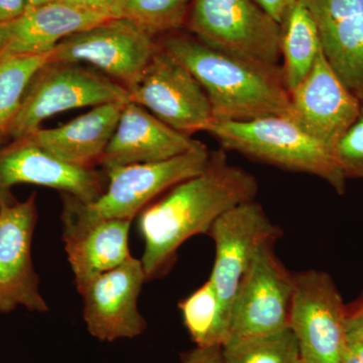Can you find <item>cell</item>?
Here are the masks:
<instances>
[{
	"label": "cell",
	"mask_w": 363,
	"mask_h": 363,
	"mask_svg": "<svg viewBox=\"0 0 363 363\" xmlns=\"http://www.w3.org/2000/svg\"><path fill=\"white\" fill-rule=\"evenodd\" d=\"M340 363H363V344H347Z\"/></svg>",
	"instance_id": "4dcf8cb0"
},
{
	"label": "cell",
	"mask_w": 363,
	"mask_h": 363,
	"mask_svg": "<svg viewBox=\"0 0 363 363\" xmlns=\"http://www.w3.org/2000/svg\"><path fill=\"white\" fill-rule=\"evenodd\" d=\"M290 102L288 117L333 150L362 107L329 65L322 49L307 77L290 93Z\"/></svg>",
	"instance_id": "9a60e30c"
},
{
	"label": "cell",
	"mask_w": 363,
	"mask_h": 363,
	"mask_svg": "<svg viewBox=\"0 0 363 363\" xmlns=\"http://www.w3.org/2000/svg\"><path fill=\"white\" fill-rule=\"evenodd\" d=\"M26 0H0V25L16 21L26 13Z\"/></svg>",
	"instance_id": "f546056e"
},
{
	"label": "cell",
	"mask_w": 363,
	"mask_h": 363,
	"mask_svg": "<svg viewBox=\"0 0 363 363\" xmlns=\"http://www.w3.org/2000/svg\"><path fill=\"white\" fill-rule=\"evenodd\" d=\"M130 226L128 219H107L76 235L63 238L76 288L133 257Z\"/></svg>",
	"instance_id": "ffe728a7"
},
{
	"label": "cell",
	"mask_w": 363,
	"mask_h": 363,
	"mask_svg": "<svg viewBox=\"0 0 363 363\" xmlns=\"http://www.w3.org/2000/svg\"><path fill=\"white\" fill-rule=\"evenodd\" d=\"M211 152L204 143L166 161L128 164L104 171L107 185L104 194L91 203L64 195L63 238L76 235L97 222L128 219L149 206L152 200L182 181L202 173Z\"/></svg>",
	"instance_id": "3957f363"
},
{
	"label": "cell",
	"mask_w": 363,
	"mask_h": 363,
	"mask_svg": "<svg viewBox=\"0 0 363 363\" xmlns=\"http://www.w3.org/2000/svg\"><path fill=\"white\" fill-rule=\"evenodd\" d=\"M347 310L337 286L324 272L294 274L289 328L297 340L301 363H340L347 341Z\"/></svg>",
	"instance_id": "ba28073f"
},
{
	"label": "cell",
	"mask_w": 363,
	"mask_h": 363,
	"mask_svg": "<svg viewBox=\"0 0 363 363\" xmlns=\"http://www.w3.org/2000/svg\"><path fill=\"white\" fill-rule=\"evenodd\" d=\"M321 49L316 23L298 0L281 25V69L289 93L307 77Z\"/></svg>",
	"instance_id": "44dd1931"
},
{
	"label": "cell",
	"mask_w": 363,
	"mask_h": 363,
	"mask_svg": "<svg viewBox=\"0 0 363 363\" xmlns=\"http://www.w3.org/2000/svg\"><path fill=\"white\" fill-rule=\"evenodd\" d=\"M60 1L67 2V4H74V6L93 7L98 9L104 0H60Z\"/></svg>",
	"instance_id": "1f68e13d"
},
{
	"label": "cell",
	"mask_w": 363,
	"mask_h": 363,
	"mask_svg": "<svg viewBox=\"0 0 363 363\" xmlns=\"http://www.w3.org/2000/svg\"><path fill=\"white\" fill-rule=\"evenodd\" d=\"M186 23L209 47L279 66L281 25L253 0H193Z\"/></svg>",
	"instance_id": "5b68a950"
},
{
	"label": "cell",
	"mask_w": 363,
	"mask_h": 363,
	"mask_svg": "<svg viewBox=\"0 0 363 363\" xmlns=\"http://www.w3.org/2000/svg\"><path fill=\"white\" fill-rule=\"evenodd\" d=\"M334 155L346 179H363V104L355 121L335 143Z\"/></svg>",
	"instance_id": "484cf974"
},
{
	"label": "cell",
	"mask_w": 363,
	"mask_h": 363,
	"mask_svg": "<svg viewBox=\"0 0 363 363\" xmlns=\"http://www.w3.org/2000/svg\"><path fill=\"white\" fill-rule=\"evenodd\" d=\"M28 1V9L42 6V4H49V2L55 1V0H26Z\"/></svg>",
	"instance_id": "836d02e7"
},
{
	"label": "cell",
	"mask_w": 363,
	"mask_h": 363,
	"mask_svg": "<svg viewBox=\"0 0 363 363\" xmlns=\"http://www.w3.org/2000/svg\"><path fill=\"white\" fill-rule=\"evenodd\" d=\"M18 184L56 189L91 203L104 194L107 177L95 169L62 161L28 138H21L0 145V198L11 196L9 190Z\"/></svg>",
	"instance_id": "5bb4252c"
},
{
	"label": "cell",
	"mask_w": 363,
	"mask_h": 363,
	"mask_svg": "<svg viewBox=\"0 0 363 363\" xmlns=\"http://www.w3.org/2000/svg\"><path fill=\"white\" fill-rule=\"evenodd\" d=\"M162 123L140 105L128 101L99 164L104 171L135 164L166 161L200 145Z\"/></svg>",
	"instance_id": "e0dca14e"
},
{
	"label": "cell",
	"mask_w": 363,
	"mask_h": 363,
	"mask_svg": "<svg viewBox=\"0 0 363 363\" xmlns=\"http://www.w3.org/2000/svg\"><path fill=\"white\" fill-rule=\"evenodd\" d=\"M147 281L142 260L131 257L121 266L77 286L90 335L102 342L133 339L147 329L138 298Z\"/></svg>",
	"instance_id": "4fadbf2b"
},
{
	"label": "cell",
	"mask_w": 363,
	"mask_h": 363,
	"mask_svg": "<svg viewBox=\"0 0 363 363\" xmlns=\"http://www.w3.org/2000/svg\"><path fill=\"white\" fill-rule=\"evenodd\" d=\"M192 73L206 92L214 121H245L290 113V93L279 66L219 51L186 35L160 43Z\"/></svg>",
	"instance_id": "7a4b0ae2"
},
{
	"label": "cell",
	"mask_w": 363,
	"mask_h": 363,
	"mask_svg": "<svg viewBox=\"0 0 363 363\" xmlns=\"http://www.w3.org/2000/svg\"><path fill=\"white\" fill-rule=\"evenodd\" d=\"M208 133L221 143L224 150H234L286 171L316 176L338 194L345 192L346 178L333 149L309 135L290 117L213 121Z\"/></svg>",
	"instance_id": "277c9868"
},
{
	"label": "cell",
	"mask_w": 363,
	"mask_h": 363,
	"mask_svg": "<svg viewBox=\"0 0 363 363\" xmlns=\"http://www.w3.org/2000/svg\"><path fill=\"white\" fill-rule=\"evenodd\" d=\"M128 101L109 102L54 128H39L23 136L62 161L95 169L116 130Z\"/></svg>",
	"instance_id": "d6986e66"
},
{
	"label": "cell",
	"mask_w": 363,
	"mask_h": 363,
	"mask_svg": "<svg viewBox=\"0 0 363 363\" xmlns=\"http://www.w3.org/2000/svg\"><path fill=\"white\" fill-rule=\"evenodd\" d=\"M226 363H298L297 340L290 328L269 335L229 339L222 346Z\"/></svg>",
	"instance_id": "d4e9b609"
},
{
	"label": "cell",
	"mask_w": 363,
	"mask_h": 363,
	"mask_svg": "<svg viewBox=\"0 0 363 363\" xmlns=\"http://www.w3.org/2000/svg\"><path fill=\"white\" fill-rule=\"evenodd\" d=\"M274 247L259 248L238 286L231 306L228 340L289 328L294 274L279 262Z\"/></svg>",
	"instance_id": "30bf717a"
},
{
	"label": "cell",
	"mask_w": 363,
	"mask_h": 363,
	"mask_svg": "<svg viewBox=\"0 0 363 363\" xmlns=\"http://www.w3.org/2000/svg\"><path fill=\"white\" fill-rule=\"evenodd\" d=\"M298 363H301L300 360H298Z\"/></svg>",
	"instance_id": "e575fe53"
},
{
	"label": "cell",
	"mask_w": 363,
	"mask_h": 363,
	"mask_svg": "<svg viewBox=\"0 0 363 363\" xmlns=\"http://www.w3.org/2000/svg\"><path fill=\"white\" fill-rule=\"evenodd\" d=\"M37 220L35 194L23 202L0 198V313L20 306L30 312L49 311L33 262Z\"/></svg>",
	"instance_id": "7c38bea8"
},
{
	"label": "cell",
	"mask_w": 363,
	"mask_h": 363,
	"mask_svg": "<svg viewBox=\"0 0 363 363\" xmlns=\"http://www.w3.org/2000/svg\"><path fill=\"white\" fill-rule=\"evenodd\" d=\"M322 51L343 84L363 104V0H302Z\"/></svg>",
	"instance_id": "2e32d148"
},
{
	"label": "cell",
	"mask_w": 363,
	"mask_h": 363,
	"mask_svg": "<svg viewBox=\"0 0 363 363\" xmlns=\"http://www.w3.org/2000/svg\"><path fill=\"white\" fill-rule=\"evenodd\" d=\"M264 9L279 25H281L286 16L298 0H253Z\"/></svg>",
	"instance_id": "f1b7e54d"
},
{
	"label": "cell",
	"mask_w": 363,
	"mask_h": 363,
	"mask_svg": "<svg viewBox=\"0 0 363 363\" xmlns=\"http://www.w3.org/2000/svg\"><path fill=\"white\" fill-rule=\"evenodd\" d=\"M345 335L347 344H363V303L346 314Z\"/></svg>",
	"instance_id": "83f0119b"
},
{
	"label": "cell",
	"mask_w": 363,
	"mask_h": 363,
	"mask_svg": "<svg viewBox=\"0 0 363 363\" xmlns=\"http://www.w3.org/2000/svg\"><path fill=\"white\" fill-rule=\"evenodd\" d=\"M4 57H6V43L1 28H0V60L4 59Z\"/></svg>",
	"instance_id": "d6a6232c"
},
{
	"label": "cell",
	"mask_w": 363,
	"mask_h": 363,
	"mask_svg": "<svg viewBox=\"0 0 363 363\" xmlns=\"http://www.w3.org/2000/svg\"><path fill=\"white\" fill-rule=\"evenodd\" d=\"M130 101L125 86L76 64L50 62L28 84L18 113L7 130L13 140L39 130L48 117L86 106Z\"/></svg>",
	"instance_id": "8992f818"
},
{
	"label": "cell",
	"mask_w": 363,
	"mask_h": 363,
	"mask_svg": "<svg viewBox=\"0 0 363 363\" xmlns=\"http://www.w3.org/2000/svg\"><path fill=\"white\" fill-rule=\"evenodd\" d=\"M51 54L6 56L0 60V143L20 109L33 76L52 62Z\"/></svg>",
	"instance_id": "cb8c5ba5"
},
{
	"label": "cell",
	"mask_w": 363,
	"mask_h": 363,
	"mask_svg": "<svg viewBox=\"0 0 363 363\" xmlns=\"http://www.w3.org/2000/svg\"><path fill=\"white\" fill-rule=\"evenodd\" d=\"M182 363H226L222 346L198 347L182 355Z\"/></svg>",
	"instance_id": "4316f807"
},
{
	"label": "cell",
	"mask_w": 363,
	"mask_h": 363,
	"mask_svg": "<svg viewBox=\"0 0 363 363\" xmlns=\"http://www.w3.org/2000/svg\"><path fill=\"white\" fill-rule=\"evenodd\" d=\"M208 235L215 245L213 269L209 279L213 285L227 323L231 306L255 253L266 245H274L281 230L272 223L259 203H242L222 214Z\"/></svg>",
	"instance_id": "9c48e42d"
},
{
	"label": "cell",
	"mask_w": 363,
	"mask_h": 363,
	"mask_svg": "<svg viewBox=\"0 0 363 363\" xmlns=\"http://www.w3.org/2000/svg\"><path fill=\"white\" fill-rule=\"evenodd\" d=\"M257 192L259 183L252 174L229 164L224 150L211 152L202 173L177 184L138 214L143 240L140 260L147 281L169 271L186 241L209 233L222 214L255 200Z\"/></svg>",
	"instance_id": "6da1fadb"
},
{
	"label": "cell",
	"mask_w": 363,
	"mask_h": 363,
	"mask_svg": "<svg viewBox=\"0 0 363 363\" xmlns=\"http://www.w3.org/2000/svg\"><path fill=\"white\" fill-rule=\"evenodd\" d=\"M157 47L155 38L135 23L111 18L61 40L52 51V62H85L128 87L149 64Z\"/></svg>",
	"instance_id": "8fae6325"
},
{
	"label": "cell",
	"mask_w": 363,
	"mask_h": 363,
	"mask_svg": "<svg viewBox=\"0 0 363 363\" xmlns=\"http://www.w3.org/2000/svg\"><path fill=\"white\" fill-rule=\"evenodd\" d=\"M193 0H104L98 6L111 18L135 23L152 37L174 32L187 23Z\"/></svg>",
	"instance_id": "7402d4cb"
},
{
	"label": "cell",
	"mask_w": 363,
	"mask_h": 363,
	"mask_svg": "<svg viewBox=\"0 0 363 363\" xmlns=\"http://www.w3.org/2000/svg\"><path fill=\"white\" fill-rule=\"evenodd\" d=\"M126 89L130 101L184 135L208 131L214 121L202 86L160 43L149 64Z\"/></svg>",
	"instance_id": "52a82bcc"
},
{
	"label": "cell",
	"mask_w": 363,
	"mask_h": 363,
	"mask_svg": "<svg viewBox=\"0 0 363 363\" xmlns=\"http://www.w3.org/2000/svg\"><path fill=\"white\" fill-rule=\"evenodd\" d=\"M104 11L55 0L26 9L20 18L0 25L6 56L51 54L61 40L111 20Z\"/></svg>",
	"instance_id": "ac0fdd59"
},
{
	"label": "cell",
	"mask_w": 363,
	"mask_h": 363,
	"mask_svg": "<svg viewBox=\"0 0 363 363\" xmlns=\"http://www.w3.org/2000/svg\"><path fill=\"white\" fill-rule=\"evenodd\" d=\"M184 325L198 347L223 346L229 338V325L222 313L220 301L208 279L199 289L179 303Z\"/></svg>",
	"instance_id": "603a6c76"
}]
</instances>
